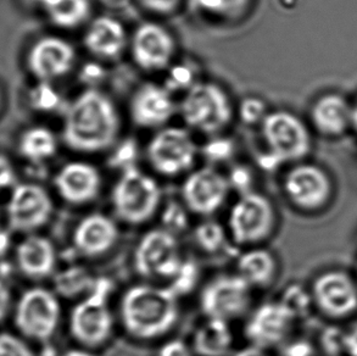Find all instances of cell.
Returning <instances> with one entry per match:
<instances>
[{
	"label": "cell",
	"instance_id": "obj_21",
	"mask_svg": "<svg viewBox=\"0 0 357 356\" xmlns=\"http://www.w3.org/2000/svg\"><path fill=\"white\" fill-rule=\"evenodd\" d=\"M176 109L169 91L155 83H144L130 98V119L143 128L162 127L172 119Z\"/></svg>",
	"mask_w": 357,
	"mask_h": 356
},
{
	"label": "cell",
	"instance_id": "obj_14",
	"mask_svg": "<svg viewBox=\"0 0 357 356\" xmlns=\"http://www.w3.org/2000/svg\"><path fill=\"white\" fill-rule=\"evenodd\" d=\"M121 236V223L112 214L88 212L73 226L71 246L73 253L86 262L100 260L116 249Z\"/></svg>",
	"mask_w": 357,
	"mask_h": 356
},
{
	"label": "cell",
	"instance_id": "obj_25",
	"mask_svg": "<svg viewBox=\"0 0 357 356\" xmlns=\"http://www.w3.org/2000/svg\"><path fill=\"white\" fill-rule=\"evenodd\" d=\"M195 356H232L236 352L233 323L203 318L188 339Z\"/></svg>",
	"mask_w": 357,
	"mask_h": 356
},
{
	"label": "cell",
	"instance_id": "obj_4",
	"mask_svg": "<svg viewBox=\"0 0 357 356\" xmlns=\"http://www.w3.org/2000/svg\"><path fill=\"white\" fill-rule=\"evenodd\" d=\"M278 223L275 202L256 191L241 193L228 209L225 221L232 246L241 251L265 246L275 236Z\"/></svg>",
	"mask_w": 357,
	"mask_h": 356
},
{
	"label": "cell",
	"instance_id": "obj_10",
	"mask_svg": "<svg viewBox=\"0 0 357 356\" xmlns=\"http://www.w3.org/2000/svg\"><path fill=\"white\" fill-rule=\"evenodd\" d=\"M61 300L53 289L34 287L24 292L15 309V325L24 337L48 342L61 322Z\"/></svg>",
	"mask_w": 357,
	"mask_h": 356
},
{
	"label": "cell",
	"instance_id": "obj_45",
	"mask_svg": "<svg viewBox=\"0 0 357 356\" xmlns=\"http://www.w3.org/2000/svg\"><path fill=\"white\" fill-rule=\"evenodd\" d=\"M0 106H1V91H0Z\"/></svg>",
	"mask_w": 357,
	"mask_h": 356
},
{
	"label": "cell",
	"instance_id": "obj_31",
	"mask_svg": "<svg viewBox=\"0 0 357 356\" xmlns=\"http://www.w3.org/2000/svg\"><path fill=\"white\" fill-rule=\"evenodd\" d=\"M199 9L223 19H237L250 4L251 0H195Z\"/></svg>",
	"mask_w": 357,
	"mask_h": 356
},
{
	"label": "cell",
	"instance_id": "obj_19",
	"mask_svg": "<svg viewBox=\"0 0 357 356\" xmlns=\"http://www.w3.org/2000/svg\"><path fill=\"white\" fill-rule=\"evenodd\" d=\"M54 187L68 205L86 207L96 202L102 193V174L89 163L71 161L56 172Z\"/></svg>",
	"mask_w": 357,
	"mask_h": 356
},
{
	"label": "cell",
	"instance_id": "obj_39",
	"mask_svg": "<svg viewBox=\"0 0 357 356\" xmlns=\"http://www.w3.org/2000/svg\"><path fill=\"white\" fill-rule=\"evenodd\" d=\"M344 355L357 356V322L344 332Z\"/></svg>",
	"mask_w": 357,
	"mask_h": 356
},
{
	"label": "cell",
	"instance_id": "obj_40",
	"mask_svg": "<svg viewBox=\"0 0 357 356\" xmlns=\"http://www.w3.org/2000/svg\"><path fill=\"white\" fill-rule=\"evenodd\" d=\"M314 349L307 342L290 343L285 348L284 356H314Z\"/></svg>",
	"mask_w": 357,
	"mask_h": 356
},
{
	"label": "cell",
	"instance_id": "obj_1",
	"mask_svg": "<svg viewBox=\"0 0 357 356\" xmlns=\"http://www.w3.org/2000/svg\"><path fill=\"white\" fill-rule=\"evenodd\" d=\"M117 327L135 343L162 342L182 316V297L169 284L138 281L117 299Z\"/></svg>",
	"mask_w": 357,
	"mask_h": 356
},
{
	"label": "cell",
	"instance_id": "obj_44",
	"mask_svg": "<svg viewBox=\"0 0 357 356\" xmlns=\"http://www.w3.org/2000/svg\"><path fill=\"white\" fill-rule=\"evenodd\" d=\"M353 128L357 133V101L353 104Z\"/></svg>",
	"mask_w": 357,
	"mask_h": 356
},
{
	"label": "cell",
	"instance_id": "obj_28",
	"mask_svg": "<svg viewBox=\"0 0 357 356\" xmlns=\"http://www.w3.org/2000/svg\"><path fill=\"white\" fill-rule=\"evenodd\" d=\"M189 232L195 249L204 255H220L227 246H232L225 222L215 220V217L199 218Z\"/></svg>",
	"mask_w": 357,
	"mask_h": 356
},
{
	"label": "cell",
	"instance_id": "obj_17",
	"mask_svg": "<svg viewBox=\"0 0 357 356\" xmlns=\"http://www.w3.org/2000/svg\"><path fill=\"white\" fill-rule=\"evenodd\" d=\"M310 293L314 308L328 318L343 320L357 311V282L343 269L319 274Z\"/></svg>",
	"mask_w": 357,
	"mask_h": 356
},
{
	"label": "cell",
	"instance_id": "obj_11",
	"mask_svg": "<svg viewBox=\"0 0 357 356\" xmlns=\"http://www.w3.org/2000/svg\"><path fill=\"white\" fill-rule=\"evenodd\" d=\"M198 147L188 131L165 127L150 140L146 159L151 169L164 177H177L193 170Z\"/></svg>",
	"mask_w": 357,
	"mask_h": 356
},
{
	"label": "cell",
	"instance_id": "obj_5",
	"mask_svg": "<svg viewBox=\"0 0 357 356\" xmlns=\"http://www.w3.org/2000/svg\"><path fill=\"white\" fill-rule=\"evenodd\" d=\"M181 238L164 227L145 231L132 253V269L139 281L171 284L185 262Z\"/></svg>",
	"mask_w": 357,
	"mask_h": 356
},
{
	"label": "cell",
	"instance_id": "obj_15",
	"mask_svg": "<svg viewBox=\"0 0 357 356\" xmlns=\"http://www.w3.org/2000/svg\"><path fill=\"white\" fill-rule=\"evenodd\" d=\"M283 193L288 202L304 212L324 209L333 195V183L322 168L298 163L283 178Z\"/></svg>",
	"mask_w": 357,
	"mask_h": 356
},
{
	"label": "cell",
	"instance_id": "obj_43",
	"mask_svg": "<svg viewBox=\"0 0 357 356\" xmlns=\"http://www.w3.org/2000/svg\"><path fill=\"white\" fill-rule=\"evenodd\" d=\"M60 356H99V352L76 346V347L68 348V350H65Z\"/></svg>",
	"mask_w": 357,
	"mask_h": 356
},
{
	"label": "cell",
	"instance_id": "obj_42",
	"mask_svg": "<svg viewBox=\"0 0 357 356\" xmlns=\"http://www.w3.org/2000/svg\"><path fill=\"white\" fill-rule=\"evenodd\" d=\"M232 356H273L272 350H267L264 348L255 347L251 344H246L245 347L237 349Z\"/></svg>",
	"mask_w": 357,
	"mask_h": 356
},
{
	"label": "cell",
	"instance_id": "obj_6",
	"mask_svg": "<svg viewBox=\"0 0 357 356\" xmlns=\"http://www.w3.org/2000/svg\"><path fill=\"white\" fill-rule=\"evenodd\" d=\"M109 290L107 281H99L92 293L73 304L68 327L76 346L99 352L112 342L119 327L115 308L109 300Z\"/></svg>",
	"mask_w": 357,
	"mask_h": 356
},
{
	"label": "cell",
	"instance_id": "obj_36",
	"mask_svg": "<svg viewBox=\"0 0 357 356\" xmlns=\"http://www.w3.org/2000/svg\"><path fill=\"white\" fill-rule=\"evenodd\" d=\"M239 115H241V120L249 125L256 124L259 121L262 122L265 116L267 115L265 104H264V101H261L257 98H248L241 104Z\"/></svg>",
	"mask_w": 357,
	"mask_h": 356
},
{
	"label": "cell",
	"instance_id": "obj_22",
	"mask_svg": "<svg viewBox=\"0 0 357 356\" xmlns=\"http://www.w3.org/2000/svg\"><path fill=\"white\" fill-rule=\"evenodd\" d=\"M16 262L29 279L40 281L53 277L58 271L56 246L47 237L31 233L17 246Z\"/></svg>",
	"mask_w": 357,
	"mask_h": 356
},
{
	"label": "cell",
	"instance_id": "obj_20",
	"mask_svg": "<svg viewBox=\"0 0 357 356\" xmlns=\"http://www.w3.org/2000/svg\"><path fill=\"white\" fill-rule=\"evenodd\" d=\"M76 61V50L68 40L47 36L38 39L29 49L27 66L34 77L50 82L66 76Z\"/></svg>",
	"mask_w": 357,
	"mask_h": 356
},
{
	"label": "cell",
	"instance_id": "obj_41",
	"mask_svg": "<svg viewBox=\"0 0 357 356\" xmlns=\"http://www.w3.org/2000/svg\"><path fill=\"white\" fill-rule=\"evenodd\" d=\"M10 303H11V295H10L9 288L3 281H0V322L9 313Z\"/></svg>",
	"mask_w": 357,
	"mask_h": 356
},
{
	"label": "cell",
	"instance_id": "obj_32",
	"mask_svg": "<svg viewBox=\"0 0 357 356\" xmlns=\"http://www.w3.org/2000/svg\"><path fill=\"white\" fill-rule=\"evenodd\" d=\"M189 216L192 215L185 209L183 202H179V204L171 202L167 207H165L162 205L161 207L158 217H161V220L164 222L159 226L164 227L166 230L174 232L177 236L181 237V235L189 228Z\"/></svg>",
	"mask_w": 357,
	"mask_h": 356
},
{
	"label": "cell",
	"instance_id": "obj_7",
	"mask_svg": "<svg viewBox=\"0 0 357 356\" xmlns=\"http://www.w3.org/2000/svg\"><path fill=\"white\" fill-rule=\"evenodd\" d=\"M267 151L261 160L265 169L284 164H298L309 155L312 140L307 126L289 111L270 112L261 122Z\"/></svg>",
	"mask_w": 357,
	"mask_h": 356
},
{
	"label": "cell",
	"instance_id": "obj_3",
	"mask_svg": "<svg viewBox=\"0 0 357 356\" xmlns=\"http://www.w3.org/2000/svg\"><path fill=\"white\" fill-rule=\"evenodd\" d=\"M110 205L112 216L121 225L140 227L159 216L164 197L151 175L135 166H127L112 186Z\"/></svg>",
	"mask_w": 357,
	"mask_h": 356
},
{
	"label": "cell",
	"instance_id": "obj_38",
	"mask_svg": "<svg viewBox=\"0 0 357 356\" xmlns=\"http://www.w3.org/2000/svg\"><path fill=\"white\" fill-rule=\"evenodd\" d=\"M15 170L9 160L0 154V191L9 188L15 182Z\"/></svg>",
	"mask_w": 357,
	"mask_h": 356
},
{
	"label": "cell",
	"instance_id": "obj_18",
	"mask_svg": "<svg viewBox=\"0 0 357 356\" xmlns=\"http://www.w3.org/2000/svg\"><path fill=\"white\" fill-rule=\"evenodd\" d=\"M130 54L138 68L154 73L169 66L176 54V39L156 22L139 24L130 38Z\"/></svg>",
	"mask_w": 357,
	"mask_h": 356
},
{
	"label": "cell",
	"instance_id": "obj_2",
	"mask_svg": "<svg viewBox=\"0 0 357 356\" xmlns=\"http://www.w3.org/2000/svg\"><path fill=\"white\" fill-rule=\"evenodd\" d=\"M120 128V114L114 101L105 93L92 88L82 91L68 107L63 140L70 149L96 154L112 148Z\"/></svg>",
	"mask_w": 357,
	"mask_h": 356
},
{
	"label": "cell",
	"instance_id": "obj_12",
	"mask_svg": "<svg viewBox=\"0 0 357 356\" xmlns=\"http://www.w3.org/2000/svg\"><path fill=\"white\" fill-rule=\"evenodd\" d=\"M232 191L229 178L218 170L204 166L187 174L181 188V202L192 216L215 217L226 207Z\"/></svg>",
	"mask_w": 357,
	"mask_h": 356
},
{
	"label": "cell",
	"instance_id": "obj_30",
	"mask_svg": "<svg viewBox=\"0 0 357 356\" xmlns=\"http://www.w3.org/2000/svg\"><path fill=\"white\" fill-rule=\"evenodd\" d=\"M58 150V140L47 127H32L24 131L19 142L20 154L34 164H40L53 158Z\"/></svg>",
	"mask_w": 357,
	"mask_h": 356
},
{
	"label": "cell",
	"instance_id": "obj_26",
	"mask_svg": "<svg viewBox=\"0 0 357 356\" xmlns=\"http://www.w3.org/2000/svg\"><path fill=\"white\" fill-rule=\"evenodd\" d=\"M83 43L89 53L104 60H112L125 52L128 37L123 24L112 16H99L88 26Z\"/></svg>",
	"mask_w": 357,
	"mask_h": 356
},
{
	"label": "cell",
	"instance_id": "obj_34",
	"mask_svg": "<svg viewBox=\"0 0 357 356\" xmlns=\"http://www.w3.org/2000/svg\"><path fill=\"white\" fill-rule=\"evenodd\" d=\"M155 356H195L188 339L169 337L159 343Z\"/></svg>",
	"mask_w": 357,
	"mask_h": 356
},
{
	"label": "cell",
	"instance_id": "obj_16",
	"mask_svg": "<svg viewBox=\"0 0 357 356\" xmlns=\"http://www.w3.org/2000/svg\"><path fill=\"white\" fill-rule=\"evenodd\" d=\"M6 212L13 231L31 235L50 221L53 199L48 191L37 183H21L11 193Z\"/></svg>",
	"mask_w": 357,
	"mask_h": 356
},
{
	"label": "cell",
	"instance_id": "obj_37",
	"mask_svg": "<svg viewBox=\"0 0 357 356\" xmlns=\"http://www.w3.org/2000/svg\"><path fill=\"white\" fill-rule=\"evenodd\" d=\"M140 5L156 15L174 14L181 5V0H139Z\"/></svg>",
	"mask_w": 357,
	"mask_h": 356
},
{
	"label": "cell",
	"instance_id": "obj_24",
	"mask_svg": "<svg viewBox=\"0 0 357 356\" xmlns=\"http://www.w3.org/2000/svg\"><path fill=\"white\" fill-rule=\"evenodd\" d=\"M310 119L319 135L337 138L353 128V104L338 93H327L312 104Z\"/></svg>",
	"mask_w": 357,
	"mask_h": 356
},
{
	"label": "cell",
	"instance_id": "obj_23",
	"mask_svg": "<svg viewBox=\"0 0 357 356\" xmlns=\"http://www.w3.org/2000/svg\"><path fill=\"white\" fill-rule=\"evenodd\" d=\"M280 260L267 246L243 249L236 258L234 269L254 290L270 289L280 276Z\"/></svg>",
	"mask_w": 357,
	"mask_h": 356
},
{
	"label": "cell",
	"instance_id": "obj_27",
	"mask_svg": "<svg viewBox=\"0 0 357 356\" xmlns=\"http://www.w3.org/2000/svg\"><path fill=\"white\" fill-rule=\"evenodd\" d=\"M53 279V290L58 294L59 298L71 299L73 302L92 293L100 281L84 262L58 269Z\"/></svg>",
	"mask_w": 357,
	"mask_h": 356
},
{
	"label": "cell",
	"instance_id": "obj_13",
	"mask_svg": "<svg viewBox=\"0 0 357 356\" xmlns=\"http://www.w3.org/2000/svg\"><path fill=\"white\" fill-rule=\"evenodd\" d=\"M299 318L282 300H270L254 306L244 320L246 344L273 350L283 347L294 332Z\"/></svg>",
	"mask_w": 357,
	"mask_h": 356
},
{
	"label": "cell",
	"instance_id": "obj_8",
	"mask_svg": "<svg viewBox=\"0 0 357 356\" xmlns=\"http://www.w3.org/2000/svg\"><path fill=\"white\" fill-rule=\"evenodd\" d=\"M255 290L236 271L213 274L199 290V309L203 318L234 323L245 320L254 309Z\"/></svg>",
	"mask_w": 357,
	"mask_h": 356
},
{
	"label": "cell",
	"instance_id": "obj_35",
	"mask_svg": "<svg viewBox=\"0 0 357 356\" xmlns=\"http://www.w3.org/2000/svg\"><path fill=\"white\" fill-rule=\"evenodd\" d=\"M0 356H34L27 343L10 333H0Z\"/></svg>",
	"mask_w": 357,
	"mask_h": 356
},
{
	"label": "cell",
	"instance_id": "obj_33",
	"mask_svg": "<svg viewBox=\"0 0 357 356\" xmlns=\"http://www.w3.org/2000/svg\"><path fill=\"white\" fill-rule=\"evenodd\" d=\"M280 300H282L295 313V316L299 318V321L307 315L311 306H314L311 293L306 292L299 285H293L290 288L285 289Z\"/></svg>",
	"mask_w": 357,
	"mask_h": 356
},
{
	"label": "cell",
	"instance_id": "obj_9",
	"mask_svg": "<svg viewBox=\"0 0 357 356\" xmlns=\"http://www.w3.org/2000/svg\"><path fill=\"white\" fill-rule=\"evenodd\" d=\"M188 127L203 135H218L233 119L232 101L221 86L213 82L195 83L179 104Z\"/></svg>",
	"mask_w": 357,
	"mask_h": 356
},
{
	"label": "cell",
	"instance_id": "obj_29",
	"mask_svg": "<svg viewBox=\"0 0 357 356\" xmlns=\"http://www.w3.org/2000/svg\"><path fill=\"white\" fill-rule=\"evenodd\" d=\"M43 9L52 24L60 29H76L87 21L91 0H33Z\"/></svg>",
	"mask_w": 357,
	"mask_h": 356
}]
</instances>
